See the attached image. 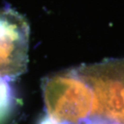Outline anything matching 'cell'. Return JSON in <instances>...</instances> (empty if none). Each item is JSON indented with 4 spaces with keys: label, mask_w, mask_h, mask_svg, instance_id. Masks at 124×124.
<instances>
[{
    "label": "cell",
    "mask_w": 124,
    "mask_h": 124,
    "mask_svg": "<svg viewBox=\"0 0 124 124\" xmlns=\"http://www.w3.org/2000/svg\"><path fill=\"white\" fill-rule=\"evenodd\" d=\"M42 87L46 117L63 124H83L91 117L93 94L75 68L45 78Z\"/></svg>",
    "instance_id": "cell-1"
},
{
    "label": "cell",
    "mask_w": 124,
    "mask_h": 124,
    "mask_svg": "<svg viewBox=\"0 0 124 124\" xmlns=\"http://www.w3.org/2000/svg\"><path fill=\"white\" fill-rule=\"evenodd\" d=\"M12 81L0 74V123L11 112L15 103Z\"/></svg>",
    "instance_id": "cell-4"
},
{
    "label": "cell",
    "mask_w": 124,
    "mask_h": 124,
    "mask_svg": "<svg viewBox=\"0 0 124 124\" xmlns=\"http://www.w3.org/2000/svg\"><path fill=\"white\" fill-rule=\"evenodd\" d=\"M75 69L93 94L90 118L124 124V58L84 65Z\"/></svg>",
    "instance_id": "cell-2"
},
{
    "label": "cell",
    "mask_w": 124,
    "mask_h": 124,
    "mask_svg": "<svg viewBox=\"0 0 124 124\" xmlns=\"http://www.w3.org/2000/svg\"><path fill=\"white\" fill-rule=\"evenodd\" d=\"M39 124H63V123H58L56 121L54 120H52L51 118H47V117H45L41 120V122L39 123Z\"/></svg>",
    "instance_id": "cell-5"
},
{
    "label": "cell",
    "mask_w": 124,
    "mask_h": 124,
    "mask_svg": "<svg viewBox=\"0 0 124 124\" xmlns=\"http://www.w3.org/2000/svg\"><path fill=\"white\" fill-rule=\"evenodd\" d=\"M30 27L19 13L0 9V74L14 81L27 69Z\"/></svg>",
    "instance_id": "cell-3"
}]
</instances>
